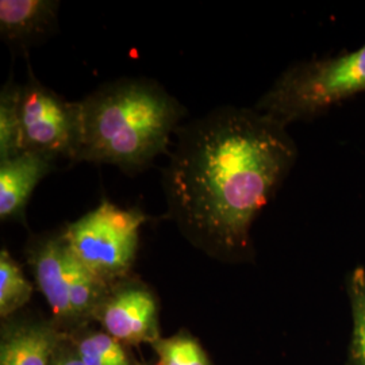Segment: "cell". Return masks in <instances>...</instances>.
<instances>
[{
  "mask_svg": "<svg viewBox=\"0 0 365 365\" xmlns=\"http://www.w3.org/2000/svg\"><path fill=\"white\" fill-rule=\"evenodd\" d=\"M52 365H86L80 359L73 341L66 333L54 353Z\"/></svg>",
  "mask_w": 365,
  "mask_h": 365,
  "instance_id": "16",
  "label": "cell"
},
{
  "mask_svg": "<svg viewBox=\"0 0 365 365\" xmlns=\"http://www.w3.org/2000/svg\"><path fill=\"white\" fill-rule=\"evenodd\" d=\"M178 135L163 173L168 217L210 257L253 260L252 226L298 160L287 128L253 107L225 106Z\"/></svg>",
  "mask_w": 365,
  "mask_h": 365,
  "instance_id": "1",
  "label": "cell"
},
{
  "mask_svg": "<svg viewBox=\"0 0 365 365\" xmlns=\"http://www.w3.org/2000/svg\"><path fill=\"white\" fill-rule=\"evenodd\" d=\"M80 113L76 161L137 172L167 150L185 110L155 80L120 78L87 95Z\"/></svg>",
  "mask_w": 365,
  "mask_h": 365,
  "instance_id": "2",
  "label": "cell"
},
{
  "mask_svg": "<svg viewBox=\"0 0 365 365\" xmlns=\"http://www.w3.org/2000/svg\"><path fill=\"white\" fill-rule=\"evenodd\" d=\"M22 86L9 80L0 91V161L22 152L21 146Z\"/></svg>",
  "mask_w": 365,
  "mask_h": 365,
  "instance_id": "14",
  "label": "cell"
},
{
  "mask_svg": "<svg viewBox=\"0 0 365 365\" xmlns=\"http://www.w3.org/2000/svg\"><path fill=\"white\" fill-rule=\"evenodd\" d=\"M365 92V43L337 56L295 63L262 93L256 111L288 128L327 114Z\"/></svg>",
  "mask_w": 365,
  "mask_h": 365,
  "instance_id": "3",
  "label": "cell"
},
{
  "mask_svg": "<svg viewBox=\"0 0 365 365\" xmlns=\"http://www.w3.org/2000/svg\"><path fill=\"white\" fill-rule=\"evenodd\" d=\"M56 158L21 152L0 161V220L25 223L26 207L38 182L56 168Z\"/></svg>",
  "mask_w": 365,
  "mask_h": 365,
  "instance_id": "9",
  "label": "cell"
},
{
  "mask_svg": "<svg viewBox=\"0 0 365 365\" xmlns=\"http://www.w3.org/2000/svg\"><path fill=\"white\" fill-rule=\"evenodd\" d=\"M146 215L103 200L78 221L66 225V242L87 269L107 286L129 277L137 257L140 229Z\"/></svg>",
  "mask_w": 365,
  "mask_h": 365,
  "instance_id": "4",
  "label": "cell"
},
{
  "mask_svg": "<svg viewBox=\"0 0 365 365\" xmlns=\"http://www.w3.org/2000/svg\"><path fill=\"white\" fill-rule=\"evenodd\" d=\"M34 287L22 267L6 248L0 250V318L7 319L21 313L31 299Z\"/></svg>",
  "mask_w": 365,
  "mask_h": 365,
  "instance_id": "12",
  "label": "cell"
},
{
  "mask_svg": "<svg viewBox=\"0 0 365 365\" xmlns=\"http://www.w3.org/2000/svg\"><path fill=\"white\" fill-rule=\"evenodd\" d=\"M58 9L54 0H1L0 34L14 46L36 43L52 33Z\"/></svg>",
  "mask_w": 365,
  "mask_h": 365,
  "instance_id": "10",
  "label": "cell"
},
{
  "mask_svg": "<svg viewBox=\"0 0 365 365\" xmlns=\"http://www.w3.org/2000/svg\"><path fill=\"white\" fill-rule=\"evenodd\" d=\"M150 346L156 353L158 365H212L199 339L188 330L161 337Z\"/></svg>",
  "mask_w": 365,
  "mask_h": 365,
  "instance_id": "15",
  "label": "cell"
},
{
  "mask_svg": "<svg viewBox=\"0 0 365 365\" xmlns=\"http://www.w3.org/2000/svg\"><path fill=\"white\" fill-rule=\"evenodd\" d=\"M64 333L42 315L15 314L1 319L0 365H52Z\"/></svg>",
  "mask_w": 365,
  "mask_h": 365,
  "instance_id": "8",
  "label": "cell"
},
{
  "mask_svg": "<svg viewBox=\"0 0 365 365\" xmlns=\"http://www.w3.org/2000/svg\"><path fill=\"white\" fill-rule=\"evenodd\" d=\"M80 141V102H66L45 87L30 69L29 80L21 91L22 152L76 161Z\"/></svg>",
  "mask_w": 365,
  "mask_h": 365,
  "instance_id": "5",
  "label": "cell"
},
{
  "mask_svg": "<svg viewBox=\"0 0 365 365\" xmlns=\"http://www.w3.org/2000/svg\"><path fill=\"white\" fill-rule=\"evenodd\" d=\"M86 365H140L131 357L126 345L107 334L101 327H81L68 334Z\"/></svg>",
  "mask_w": 365,
  "mask_h": 365,
  "instance_id": "11",
  "label": "cell"
},
{
  "mask_svg": "<svg viewBox=\"0 0 365 365\" xmlns=\"http://www.w3.org/2000/svg\"><path fill=\"white\" fill-rule=\"evenodd\" d=\"M93 322L126 346L152 345L163 337L156 294L131 274L110 286L93 314Z\"/></svg>",
  "mask_w": 365,
  "mask_h": 365,
  "instance_id": "6",
  "label": "cell"
},
{
  "mask_svg": "<svg viewBox=\"0 0 365 365\" xmlns=\"http://www.w3.org/2000/svg\"><path fill=\"white\" fill-rule=\"evenodd\" d=\"M26 260L39 292L51 307L52 319L69 334L78 330L71 306V287L75 255L66 242L64 230L34 235L26 247Z\"/></svg>",
  "mask_w": 365,
  "mask_h": 365,
  "instance_id": "7",
  "label": "cell"
},
{
  "mask_svg": "<svg viewBox=\"0 0 365 365\" xmlns=\"http://www.w3.org/2000/svg\"><path fill=\"white\" fill-rule=\"evenodd\" d=\"M352 331L346 365H365V268L356 267L345 277Z\"/></svg>",
  "mask_w": 365,
  "mask_h": 365,
  "instance_id": "13",
  "label": "cell"
},
{
  "mask_svg": "<svg viewBox=\"0 0 365 365\" xmlns=\"http://www.w3.org/2000/svg\"><path fill=\"white\" fill-rule=\"evenodd\" d=\"M140 365H146V364H144V363H140Z\"/></svg>",
  "mask_w": 365,
  "mask_h": 365,
  "instance_id": "17",
  "label": "cell"
}]
</instances>
